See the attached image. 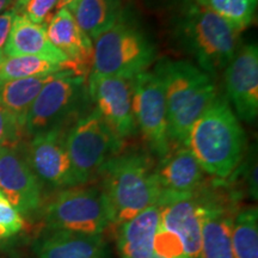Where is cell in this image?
Listing matches in <instances>:
<instances>
[{"instance_id":"4dcf8cb0","label":"cell","mask_w":258,"mask_h":258,"mask_svg":"<svg viewBox=\"0 0 258 258\" xmlns=\"http://www.w3.org/2000/svg\"><path fill=\"white\" fill-rule=\"evenodd\" d=\"M148 2L153 3V4H156V5L169 6V5H173V4L182 5L183 3L186 2V0H148Z\"/></svg>"},{"instance_id":"836d02e7","label":"cell","mask_w":258,"mask_h":258,"mask_svg":"<svg viewBox=\"0 0 258 258\" xmlns=\"http://www.w3.org/2000/svg\"><path fill=\"white\" fill-rule=\"evenodd\" d=\"M23 2V0H14V5H17V4H19V3H22Z\"/></svg>"},{"instance_id":"277c9868","label":"cell","mask_w":258,"mask_h":258,"mask_svg":"<svg viewBox=\"0 0 258 258\" xmlns=\"http://www.w3.org/2000/svg\"><path fill=\"white\" fill-rule=\"evenodd\" d=\"M99 176L110 224H123L159 201L161 188L156 167L146 154H117L102 167Z\"/></svg>"},{"instance_id":"30bf717a","label":"cell","mask_w":258,"mask_h":258,"mask_svg":"<svg viewBox=\"0 0 258 258\" xmlns=\"http://www.w3.org/2000/svg\"><path fill=\"white\" fill-rule=\"evenodd\" d=\"M69 128L56 127L36 134L28 144L24 157L41 183L53 188L78 186L66 148Z\"/></svg>"},{"instance_id":"d6986e66","label":"cell","mask_w":258,"mask_h":258,"mask_svg":"<svg viewBox=\"0 0 258 258\" xmlns=\"http://www.w3.org/2000/svg\"><path fill=\"white\" fill-rule=\"evenodd\" d=\"M4 56H36L57 63H71L48 40L44 27L31 23L17 14L5 46Z\"/></svg>"},{"instance_id":"6da1fadb","label":"cell","mask_w":258,"mask_h":258,"mask_svg":"<svg viewBox=\"0 0 258 258\" xmlns=\"http://www.w3.org/2000/svg\"><path fill=\"white\" fill-rule=\"evenodd\" d=\"M171 31L177 46L212 78L230 63L239 43L240 32L198 0L180 5Z\"/></svg>"},{"instance_id":"ba28073f","label":"cell","mask_w":258,"mask_h":258,"mask_svg":"<svg viewBox=\"0 0 258 258\" xmlns=\"http://www.w3.org/2000/svg\"><path fill=\"white\" fill-rule=\"evenodd\" d=\"M44 221L51 231L102 234L110 224L104 194L97 186L62 189L44 211Z\"/></svg>"},{"instance_id":"d4e9b609","label":"cell","mask_w":258,"mask_h":258,"mask_svg":"<svg viewBox=\"0 0 258 258\" xmlns=\"http://www.w3.org/2000/svg\"><path fill=\"white\" fill-rule=\"evenodd\" d=\"M241 32L252 24L257 0H198Z\"/></svg>"},{"instance_id":"484cf974","label":"cell","mask_w":258,"mask_h":258,"mask_svg":"<svg viewBox=\"0 0 258 258\" xmlns=\"http://www.w3.org/2000/svg\"><path fill=\"white\" fill-rule=\"evenodd\" d=\"M59 0H23L14 5L16 14L23 16L31 23L46 27L49 19L57 11Z\"/></svg>"},{"instance_id":"7a4b0ae2","label":"cell","mask_w":258,"mask_h":258,"mask_svg":"<svg viewBox=\"0 0 258 258\" xmlns=\"http://www.w3.org/2000/svg\"><path fill=\"white\" fill-rule=\"evenodd\" d=\"M246 137L230 104L215 98L190 129L186 147L208 175L228 178L244 159Z\"/></svg>"},{"instance_id":"5b68a950","label":"cell","mask_w":258,"mask_h":258,"mask_svg":"<svg viewBox=\"0 0 258 258\" xmlns=\"http://www.w3.org/2000/svg\"><path fill=\"white\" fill-rule=\"evenodd\" d=\"M157 50L144 29L128 12L95 40L91 73L133 79L156 60Z\"/></svg>"},{"instance_id":"e575fe53","label":"cell","mask_w":258,"mask_h":258,"mask_svg":"<svg viewBox=\"0 0 258 258\" xmlns=\"http://www.w3.org/2000/svg\"><path fill=\"white\" fill-rule=\"evenodd\" d=\"M152 258H160V257H158L157 254H153V257H152Z\"/></svg>"},{"instance_id":"d6a6232c","label":"cell","mask_w":258,"mask_h":258,"mask_svg":"<svg viewBox=\"0 0 258 258\" xmlns=\"http://www.w3.org/2000/svg\"><path fill=\"white\" fill-rule=\"evenodd\" d=\"M76 2L77 0H59V6H57V10L62 9V8H67L70 10L74 5V3Z\"/></svg>"},{"instance_id":"7402d4cb","label":"cell","mask_w":258,"mask_h":258,"mask_svg":"<svg viewBox=\"0 0 258 258\" xmlns=\"http://www.w3.org/2000/svg\"><path fill=\"white\" fill-rule=\"evenodd\" d=\"M51 77L53 74L25 79L0 80V106L11 112L24 127L29 109Z\"/></svg>"},{"instance_id":"4316f807","label":"cell","mask_w":258,"mask_h":258,"mask_svg":"<svg viewBox=\"0 0 258 258\" xmlns=\"http://www.w3.org/2000/svg\"><path fill=\"white\" fill-rule=\"evenodd\" d=\"M23 228L24 220L21 213L0 191V240L14 237Z\"/></svg>"},{"instance_id":"7c38bea8","label":"cell","mask_w":258,"mask_h":258,"mask_svg":"<svg viewBox=\"0 0 258 258\" xmlns=\"http://www.w3.org/2000/svg\"><path fill=\"white\" fill-rule=\"evenodd\" d=\"M88 95L95 103L96 110L121 139L137 133L132 79L91 73Z\"/></svg>"},{"instance_id":"8992f818","label":"cell","mask_w":258,"mask_h":258,"mask_svg":"<svg viewBox=\"0 0 258 258\" xmlns=\"http://www.w3.org/2000/svg\"><path fill=\"white\" fill-rule=\"evenodd\" d=\"M122 147L123 139L96 109L79 117L66 134L67 153L78 184L84 185L98 177L102 167L120 154Z\"/></svg>"},{"instance_id":"ffe728a7","label":"cell","mask_w":258,"mask_h":258,"mask_svg":"<svg viewBox=\"0 0 258 258\" xmlns=\"http://www.w3.org/2000/svg\"><path fill=\"white\" fill-rule=\"evenodd\" d=\"M38 258H108L102 234L53 231L35 246Z\"/></svg>"},{"instance_id":"8fae6325","label":"cell","mask_w":258,"mask_h":258,"mask_svg":"<svg viewBox=\"0 0 258 258\" xmlns=\"http://www.w3.org/2000/svg\"><path fill=\"white\" fill-rule=\"evenodd\" d=\"M198 196L203 211L201 258H233L232 230L237 214L234 195L203 185Z\"/></svg>"},{"instance_id":"d590c367","label":"cell","mask_w":258,"mask_h":258,"mask_svg":"<svg viewBox=\"0 0 258 258\" xmlns=\"http://www.w3.org/2000/svg\"><path fill=\"white\" fill-rule=\"evenodd\" d=\"M77 2H78V0H77ZM77 2H76V3H77ZM76 3H74V5H76ZM74 5H73V6H74ZM73 6H72V8H73ZM72 8H71V9H72ZM71 9H70V10H71Z\"/></svg>"},{"instance_id":"ac0fdd59","label":"cell","mask_w":258,"mask_h":258,"mask_svg":"<svg viewBox=\"0 0 258 258\" xmlns=\"http://www.w3.org/2000/svg\"><path fill=\"white\" fill-rule=\"evenodd\" d=\"M159 222L160 206L157 203L118 225L117 247L121 258H152Z\"/></svg>"},{"instance_id":"4fadbf2b","label":"cell","mask_w":258,"mask_h":258,"mask_svg":"<svg viewBox=\"0 0 258 258\" xmlns=\"http://www.w3.org/2000/svg\"><path fill=\"white\" fill-rule=\"evenodd\" d=\"M225 84L238 117L247 123H253L258 115L257 44L238 48L225 69Z\"/></svg>"},{"instance_id":"44dd1931","label":"cell","mask_w":258,"mask_h":258,"mask_svg":"<svg viewBox=\"0 0 258 258\" xmlns=\"http://www.w3.org/2000/svg\"><path fill=\"white\" fill-rule=\"evenodd\" d=\"M70 11L84 34L95 41L120 17L122 0H78Z\"/></svg>"},{"instance_id":"2e32d148","label":"cell","mask_w":258,"mask_h":258,"mask_svg":"<svg viewBox=\"0 0 258 258\" xmlns=\"http://www.w3.org/2000/svg\"><path fill=\"white\" fill-rule=\"evenodd\" d=\"M44 29L48 40L69 59L77 74L85 77L92 66L93 44L77 24L72 12L67 8L59 9Z\"/></svg>"},{"instance_id":"1f68e13d","label":"cell","mask_w":258,"mask_h":258,"mask_svg":"<svg viewBox=\"0 0 258 258\" xmlns=\"http://www.w3.org/2000/svg\"><path fill=\"white\" fill-rule=\"evenodd\" d=\"M14 5V0H0V15L10 10V6Z\"/></svg>"},{"instance_id":"603a6c76","label":"cell","mask_w":258,"mask_h":258,"mask_svg":"<svg viewBox=\"0 0 258 258\" xmlns=\"http://www.w3.org/2000/svg\"><path fill=\"white\" fill-rule=\"evenodd\" d=\"M67 70L77 74L72 63H57L36 56H3L0 59V80L49 76Z\"/></svg>"},{"instance_id":"cb8c5ba5","label":"cell","mask_w":258,"mask_h":258,"mask_svg":"<svg viewBox=\"0 0 258 258\" xmlns=\"http://www.w3.org/2000/svg\"><path fill=\"white\" fill-rule=\"evenodd\" d=\"M233 258H258V212L247 208L238 212L232 230Z\"/></svg>"},{"instance_id":"83f0119b","label":"cell","mask_w":258,"mask_h":258,"mask_svg":"<svg viewBox=\"0 0 258 258\" xmlns=\"http://www.w3.org/2000/svg\"><path fill=\"white\" fill-rule=\"evenodd\" d=\"M24 133V127L17 118L0 106V147L18 148Z\"/></svg>"},{"instance_id":"9c48e42d","label":"cell","mask_w":258,"mask_h":258,"mask_svg":"<svg viewBox=\"0 0 258 258\" xmlns=\"http://www.w3.org/2000/svg\"><path fill=\"white\" fill-rule=\"evenodd\" d=\"M133 90V115L137 129L151 150L163 158L170 152L167 108L163 83L154 72L138 74L132 79Z\"/></svg>"},{"instance_id":"9a60e30c","label":"cell","mask_w":258,"mask_h":258,"mask_svg":"<svg viewBox=\"0 0 258 258\" xmlns=\"http://www.w3.org/2000/svg\"><path fill=\"white\" fill-rule=\"evenodd\" d=\"M0 191L21 215L41 207L42 183L18 148L0 147Z\"/></svg>"},{"instance_id":"f1b7e54d","label":"cell","mask_w":258,"mask_h":258,"mask_svg":"<svg viewBox=\"0 0 258 258\" xmlns=\"http://www.w3.org/2000/svg\"><path fill=\"white\" fill-rule=\"evenodd\" d=\"M154 254L160 258H188L179 238L161 227H158L154 237Z\"/></svg>"},{"instance_id":"52a82bcc","label":"cell","mask_w":258,"mask_h":258,"mask_svg":"<svg viewBox=\"0 0 258 258\" xmlns=\"http://www.w3.org/2000/svg\"><path fill=\"white\" fill-rule=\"evenodd\" d=\"M85 77L73 71L53 74L29 109L24 131L29 137L56 127H67L86 102Z\"/></svg>"},{"instance_id":"5bb4252c","label":"cell","mask_w":258,"mask_h":258,"mask_svg":"<svg viewBox=\"0 0 258 258\" xmlns=\"http://www.w3.org/2000/svg\"><path fill=\"white\" fill-rule=\"evenodd\" d=\"M159 227L175 233L188 258H201L202 205L198 192L176 195L161 192Z\"/></svg>"},{"instance_id":"f546056e","label":"cell","mask_w":258,"mask_h":258,"mask_svg":"<svg viewBox=\"0 0 258 258\" xmlns=\"http://www.w3.org/2000/svg\"><path fill=\"white\" fill-rule=\"evenodd\" d=\"M16 16V11L14 9H10L4 14L0 15V59L4 56L5 46L8 43L10 31H11L12 23Z\"/></svg>"},{"instance_id":"e0dca14e","label":"cell","mask_w":258,"mask_h":258,"mask_svg":"<svg viewBox=\"0 0 258 258\" xmlns=\"http://www.w3.org/2000/svg\"><path fill=\"white\" fill-rule=\"evenodd\" d=\"M205 171L188 147H177L161 158L156 167L161 192L196 194L205 185Z\"/></svg>"},{"instance_id":"3957f363","label":"cell","mask_w":258,"mask_h":258,"mask_svg":"<svg viewBox=\"0 0 258 258\" xmlns=\"http://www.w3.org/2000/svg\"><path fill=\"white\" fill-rule=\"evenodd\" d=\"M165 92L171 145L186 147L190 129L217 98L214 80L185 60L163 59L156 64Z\"/></svg>"}]
</instances>
